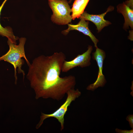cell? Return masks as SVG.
I'll return each instance as SVG.
<instances>
[{"mask_svg": "<svg viewBox=\"0 0 133 133\" xmlns=\"http://www.w3.org/2000/svg\"><path fill=\"white\" fill-rule=\"evenodd\" d=\"M66 58L62 52H55L50 56L41 55L34 59L28 66L26 77L36 99H51L59 101L69 90L74 88V76H60Z\"/></svg>", "mask_w": 133, "mask_h": 133, "instance_id": "1", "label": "cell"}, {"mask_svg": "<svg viewBox=\"0 0 133 133\" xmlns=\"http://www.w3.org/2000/svg\"><path fill=\"white\" fill-rule=\"evenodd\" d=\"M26 40L25 37L20 38L19 44L16 45L8 39L7 43L9 46V50L5 54L0 57V61L3 60L7 62L13 66L14 69L16 84L17 83V69L18 73L23 74V79L25 75L24 71L21 68L22 66L24 63V60L22 58L25 59L28 66L30 64L26 57L25 53L24 47Z\"/></svg>", "mask_w": 133, "mask_h": 133, "instance_id": "2", "label": "cell"}, {"mask_svg": "<svg viewBox=\"0 0 133 133\" xmlns=\"http://www.w3.org/2000/svg\"><path fill=\"white\" fill-rule=\"evenodd\" d=\"M67 98L65 102L59 108L52 113L46 114L41 113L40 120L36 126V129H39L43 124L44 121L50 117H54L57 119L60 123V130L63 131L64 128V116L68 110V107L71 103L74 101L81 95V93L79 89H71L67 92Z\"/></svg>", "mask_w": 133, "mask_h": 133, "instance_id": "3", "label": "cell"}, {"mask_svg": "<svg viewBox=\"0 0 133 133\" xmlns=\"http://www.w3.org/2000/svg\"><path fill=\"white\" fill-rule=\"evenodd\" d=\"M53 12L51 20L59 25L68 24L72 19L70 15L71 9L67 0H48Z\"/></svg>", "mask_w": 133, "mask_h": 133, "instance_id": "4", "label": "cell"}, {"mask_svg": "<svg viewBox=\"0 0 133 133\" xmlns=\"http://www.w3.org/2000/svg\"><path fill=\"white\" fill-rule=\"evenodd\" d=\"M106 56L105 51L98 48L92 53V58L96 60L99 67V72L97 79L93 83L89 85L86 88L89 90L94 91L98 88L103 87L106 82L105 76L102 73L103 62Z\"/></svg>", "mask_w": 133, "mask_h": 133, "instance_id": "5", "label": "cell"}, {"mask_svg": "<svg viewBox=\"0 0 133 133\" xmlns=\"http://www.w3.org/2000/svg\"><path fill=\"white\" fill-rule=\"evenodd\" d=\"M92 50V46L89 45L87 50L82 54L78 55L70 61H67L65 60L62 65V72H66L77 66L83 68L89 66L91 65V54Z\"/></svg>", "mask_w": 133, "mask_h": 133, "instance_id": "6", "label": "cell"}, {"mask_svg": "<svg viewBox=\"0 0 133 133\" xmlns=\"http://www.w3.org/2000/svg\"><path fill=\"white\" fill-rule=\"evenodd\" d=\"M114 9V7L110 6L105 12L98 15L90 14L84 11L80 17L83 18L85 20L92 22L96 26L98 32L99 33L104 28L111 24L110 21L105 20L104 17L108 12L113 11Z\"/></svg>", "mask_w": 133, "mask_h": 133, "instance_id": "7", "label": "cell"}, {"mask_svg": "<svg viewBox=\"0 0 133 133\" xmlns=\"http://www.w3.org/2000/svg\"><path fill=\"white\" fill-rule=\"evenodd\" d=\"M80 20L77 24H68V28L62 32L64 35H67L69 32L72 30H76L82 32L85 35L89 36L93 42L96 48H98L97 44L99 40L92 33L89 29L88 21H86L83 18L80 17Z\"/></svg>", "mask_w": 133, "mask_h": 133, "instance_id": "8", "label": "cell"}, {"mask_svg": "<svg viewBox=\"0 0 133 133\" xmlns=\"http://www.w3.org/2000/svg\"><path fill=\"white\" fill-rule=\"evenodd\" d=\"M117 11L121 13L124 19L123 28L126 30L129 29V26L132 29L133 28V9H131L124 2L118 4L116 7Z\"/></svg>", "mask_w": 133, "mask_h": 133, "instance_id": "9", "label": "cell"}, {"mask_svg": "<svg viewBox=\"0 0 133 133\" xmlns=\"http://www.w3.org/2000/svg\"><path fill=\"white\" fill-rule=\"evenodd\" d=\"M90 0H75L71 9L72 19L80 17Z\"/></svg>", "mask_w": 133, "mask_h": 133, "instance_id": "10", "label": "cell"}, {"mask_svg": "<svg viewBox=\"0 0 133 133\" xmlns=\"http://www.w3.org/2000/svg\"><path fill=\"white\" fill-rule=\"evenodd\" d=\"M7 0H5L0 6V16L1 11L5 3ZM0 35L2 36L7 37L8 40H10L13 43L16 44V41L19 38L15 36L13 32L12 29L10 27H3L0 23Z\"/></svg>", "mask_w": 133, "mask_h": 133, "instance_id": "11", "label": "cell"}, {"mask_svg": "<svg viewBox=\"0 0 133 133\" xmlns=\"http://www.w3.org/2000/svg\"><path fill=\"white\" fill-rule=\"evenodd\" d=\"M126 119L129 122L130 127L133 129V115H128L126 117Z\"/></svg>", "mask_w": 133, "mask_h": 133, "instance_id": "12", "label": "cell"}, {"mask_svg": "<svg viewBox=\"0 0 133 133\" xmlns=\"http://www.w3.org/2000/svg\"><path fill=\"white\" fill-rule=\"evenodd\" d=\"M116 132L117 133H133V129L131 130H122L116 128L115 129Z\"/></svg>", "mask_w": 133, "mask_h": 133, "instance_id": "13", "label": "cell"}, {"mask_svg": "<svg viewBox=\"0 0 133 133\" xmlns=\"http://www.w3.org/2000/svg\"><path fill=\"white\" fill-rule=\"evenodd\" d=\"M125 3L131 9H133V0H128L125 1Z\"/></svg>", "mask_w": 133, "mask_h": 133, "instance_id": "14", "label": "cell"}, {"mask_svg": "<svg viewBox=\"0 0 133 133\" xmlns=\"http://www.w3.org/2000/svg\"><path fill=\"white\" fill-rule=\"evenodd\" d=\"M73 0H70L69 1V2L70 3L71 2V1Z\"/></svg>", "mask_w": 133, "mask_h": 133, "instance_id": "15", "label": "cell"}]
</instances>
